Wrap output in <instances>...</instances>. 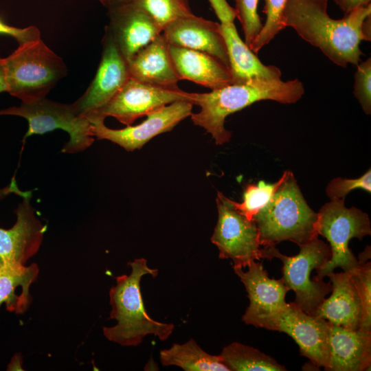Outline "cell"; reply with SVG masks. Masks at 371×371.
<instances>
[{
    "mask_svg": "<svg viewBox=\"0 0 371 371\" xmlns=\"http://www.w3.org/2000/svg\"><path fill=\"white\" fill-rule=\"evenodd\" d=\"M335 3L346 14L352 10L363 6H367L370 3L371 0H334Z\"/></svg>",
    "mask_w": 371,
    "mask_h": 371,
    "instance_id": "836d02e7",
    "label": "cell"
},
{
    "mask_svg": "<svg viewBox=\"0 0 371 371\" xmlns=\"http://www.w3.org/2000/svg\"><path fill=\"white\" fill-rule=\"evenodd\" d=\"M284 179V173L274 183L260 181L256 185H248L243 194V202L231 200L233 206L247 219L252 221L254 216L269 203Z\"/></svg>",
    "mask_w": 371,
    "mask_h": 371,
    "instance_id": "4316f807",
    "label": "cell"
},
{
    "mask_svg": "<svg viewBox=\"0 0 371 371\" xmlns=\"http://www.w3.org/2000/svg\"><path fill=\"white\" fill-rule=\"evenodd\" d=\"M244 271L234 267L236 274L243 283L249 300V305L242 317L247 325L265 328L267 324L286 306L285 296L289 291L282 279L270 278L262 262L254 260Z\"/></svg>",
    "mask_w": 371,
    "mask_h": 371,
    "instance_id": "4fadbf2b",
    "label": "cell"
},
{
    "mask_svg": "<svg viewBox=\"0 0 371 371\" xmlns=\"http://www.w3.org/2000/svg\"><path fill=\"white\" fill-rule=\"evenodd\" d=\"M161 34L168 44L208 54L230 69L220 23L192 14L170 23Z\"/></svg>",
    "mask_w": 371,
    "mask_h": 371,
    "instance_id": "ac0fdd59",
    "label": "cell"
},
{
    "mask_svg": "<svg viewBox=\"0 0 371 371\" xmlns=\"http://www.w3.org/2000/svg\"><path fill=\"white\" fill-rule=\"evenodd\" d=\"M159 359L164 366H175L186 371H230L219 355L208 354L192 338L161 350Z\"/></svg>",
    "mask_w": 371,
    "mask_h": 371,
    "instance_id": "cb8c5ba5",
    "label": "cell"
},
{
    "mask_svg": "<svg viewBox=\"0 0 371 371\" xmlns=\"http://www.w3.org/2000/svg\"><path fill=\"white\" fill-rule=\"evenodd\" d=\"M193 104L181 100L164 106L147 115V118L136 126H127L122 129L109 128L104 124V118L94 114L87 115L91 126L93 136L98 139H107L127 151L139 149L152 138L170 131L181 120L190 116Z\"/></svg>",
    "mask_w": 371,
    "mask_h": 371,
    "instance_id": "8fae6325",
    "label": "cell"
},
{
    "mask_svg": "<svg viewBox=\"0 0 371 371\" xmlns=\"http://www.w3.org/2000/svg\"><path fill=\"white\" fill-rule=\"evenodd\" d=\"M362 40L370 41L371 40V14L365 19L361 28Z\"/></svg>",
    "mask_w": 371,
    "mask_h": 371,
    "instance_id": "d590c367",
    "label": "cell"
},
{
    "mask_svg": "<svg viewBox=\"0 0 371 371\" xmlns=\"http://www.w3.org/2000/svg\"><path fill=\"white\" fill-rule=\"evenodd\" d=\"M0 34L14 37L19 45L41 38V32L34 25L19 28L7 25L1 19H0Z\"/></svg>",
    "mask_w": 371,
    "mask_h": 371,
    "instance_id": "d6a6232c",
    "label": "cell"
},
{
    "mask_svg": "<svg viewBox=\"0 0 371 371\" xmlns=\"http://www.w3.org/2000/svg\"><path fill=\"white\" fill-rule=\"evenodd\" d=\"M332 294L317 306L313 315L346 328H360L362 306L357 288L350 273H330Z\"/></svg>",
    "mask_w": 371,
    "mask_h": 371,
    "instance_id": "d6986e66",
    "label": "cell"
},
{
    "mask_svg": "<svg viewBox=\"0 0 371 371\" xmlns=\"http://www.w3.org/2000/svg\"><path fill=\"white\" fill-rule=\"evenodd\" d=\"M4 64L7 92L25 103L45 98L67 74L62 58L41 38L20 44Z\"/></svg>",
    "mask_w": 371,
    "mask_h": 371,
    "instance_id": "5b68a950",
    "label": "cell"
},
{
    "mask_svg": "<svg viewBox=\"0 0 371 371\" xmlns=\"http://www.w3.org/2000/svg\"><path fill=\"white\" fill-rule=\"evenodd\" d=\"M220 20L221 33L225 41L230 64L233 83L253 78L281 79V71L276 66L265 65L240 38L234 20L235 9L227 0H209Z\"/></svg>",
    "mask_w": 371,
    "mask_h": 371,
    "instance_id": "9a60e30c",
    "label": "cell"
},
{
    "mask_svg": "<svg viewBox=\"0 0 371 371\" xmlns=\"http://www.w3.org/2000/svg\"><path fill=\"white\" fill-rule=\"evenodd\" d=\"M219 356L230 371L286 370L271 357L238 342H233L224 347Z\"/></svg>",
    "mask_w": 371,
    "mask_h": 371,
    "instance_id": "d4e9b609",
    "label": "cell"
},
{
    "mask_svg": "<svg viewBox=\"0 0 371 371\" xmlns=\"http://www.w3.org/2000/svg\"><path fill=\"white\" fill-rule=\"evenodd\" d=\"M161 30L170 23L194 14L188 0H135Z\"/></svg>",
    "mask_w": 371,
    "mask_h": 371,
    "instance_id": "484cf974",
    "label": "cell"
},
{
    "mask_svg": "<svg viewBox=\"0 0 371 371\" xmlns=\"http://www.w3.org/2000/svg\"><path fill=\"white\" fill-rule=\"evenodd\" d=\"M329 360L326 370L363 371L371 365V331L329 326Z\"/></svg>",
    "mask_w": 371,
    "mask_h": 371,
    "instance_id": "ffe728a7",
    "label": "cell"
},
{
    "mask_svg": "<svg viewBox=\"0 0 371 371\" xmlns=\"http://www.w3.org/2000/svg\"><path fill=\"white\" fill-rule=\"evenodd\" d=\"M218 221L211 242L218 249L221 259H231L234 267H246L262 258L259 234L254 220L247 219L233 206L231 199L218 192Z\"/></svg>",
    "mask_w": 371,
    "mask_h": 371,
    "instance_id": "9c48e42d",
    "label": "cell"
},
{
    "mask_svg": "<svg viewBox=\"0 0 371 371\" xmlns=\"http://www.w3.org/2000/svg\"><path fill=\"white\" fill-rule=\"evenodd\" d=\"M3 115L21 116L27 120L28 129L23 139L56 129L65 131L70 138L61 150L64 153L83 151L94 142L87 116L79 114L73 103L63 104L44 98L34 102H22L19 106L0 110V115Z\"/></svg>",
    "mask_w": 371,
    "mask_h": 371,
    "instance_id": "ba28073f",
    "label": "cell"
},
{
    "mask_svg": "<svg viewBox=\"0 0 371 371\" xmlns=\"http://www.w3.org/2000/svg\"><path fill=\"white\" fill-rule=\"evenodd\" d=\"M129 275L116 277V284L109 291L111 311L110 318L117 321L112 327H103V334L109 341L123 346H138L149 335L166 340L172 333L175 325L151 318L146 312L140 289L145 275L156 277L157 269L150 268L144 258L128 262Z\"/></svg>",
    "mask_w": 371,
    "mask_h": 371,
    "instance_id": "3957f363",
    "label": "cell"
},
{
    "mask_svg": "<svg viewBox=\"0 0 371 371\" xmlns=\"http://www.w3.org/2000/svg\"><path fill=\"white\" fill-rule=\"evenodd\" d=\"M304 93L302 82L298 79L253 78L232 83L204 93H192L191 102L200 111L190 115L194 125L203 128L222 145L228 142L232 133L225 128V118L230 114L261 100H273L282 104L298 101Z\"/></svg>",
    "mask_w": 371,
    "mask_h": 371,
    "instance_id": "7a4b0ae2",
    "label": "cell"
},
{
    "mask_svg": "<svg viewBox=\"0 0 371 371\" xmlns=\"http://www.w3.org/2000/svg\"><path fill=\"white\" fill-rule=\"evenodd\" d=\"M361 188L371 192V170L357 179L335 178L328 184L326 191L331 200L344 199L346 194L354 189Z\"/></svg>",
    "mask_w": 371,
    "mask_h": 371,
    "instance_id": "1f68e13d",
    "label": "cell"
},
{
    "mask_svg": "<svg viewBox=\"0 0 371 371\" xmlns=\"http://www.w3.org/2000/svg\"><path fill=\"white\" fill-rule=\"evenodd\" d=\"M263 12L267 16L266 21L249 49L257 54L267 45L283 29L282 13L286 0H264Z\"/></svg>",
    "mask_w": 371,
    "mask_h": 371,
    "instance_id": "f1b7e54d",
    "label": "cell"
},
{
    "mask_svg": "<svg viewBox=\"0 0 371 371\" xmlns=\"http://www.w3.org/2000/svg\"><path fill=\"white\" fill-rule=\"evenodd\" d=\"M7 91L4 58L0 56V93Z\"/></svg>",
    "mask_w": 371,
    "mask_h": 371,
    "instance_id": "8d00e7d4",
    "label": "cell"
},
{
    "mask_svg": "<svg viewBox=\"0 0 371 371\" xmlns=\"http://www.w3.org/2000/svg\"><path fill=\"white\" fill-rule=\"evenodd\" d=\"M39 269L35 263L25 265H5L0 266V306L5 304L6 309L15 313H24L31 304V296L17 289L30 290L31 284L36 281Z\"/></svg>",
    "mask_w": 371,
    "mask_h": 371,
    "instance_id": "603a6c76",
    "label": "cell"
},
{
    "mask_svg": "<svg viewBox=\"0 0 371 371\" xmlns=\"http://www.w3.org/2000/svg\"><path fill=\"white\" fill-rule=\"evenodd\" d=\"M20 195L23 201L15 210V224L8 229L0 228V266L25 265L39 249L46 230L30 204L32 191Z\"/></svg>",
    "mask_w": 371,
    "mask_h": 371,
    "instance_id": "2e32d148",
    "label": "cell"
},
{
    "mask_svg": "<svg viewBox=\"0 0 371 371\" xmlns=\"http://www.w3.org/2000/svg\"><path fill=\"white\" fill-rule=\"evenodd\" d=\"M328 0H286L282 21L333 63L343 67L357 65L363 54L361 25L371 14V4L357 8L341 19L327 12Z\"/></svg>",
    "mask_w": 371,
    "mask_h": 371,
    "instance_id": "6da1fadb",
    "label": "cell"
},
{
    "mask_svg": "<svg viewBox=\"0 0 371 371\" xmlns=\"http://www.w3.org/2000/svg\"><path fill=\"white\" fill-rule=\"evenodd\" d=\"M353 93L367 114L371 113V58L357 65Z\"/></svg>",
    "mask_w": 371,
    "mask_h": 371,
    "instance_id": "4dcf8cb0",
    "label": "cell"
},
{
    "mask_svg": "<svg viewBox=\"0 0 371 371\" xmlns=\"http://www.w3.org/2000/svg\"><path fill=\"white\" fill-rule=\"evenodd\" d=\"M191 100L192 93L186 92L177 86H157L129 78L106 105L91 114L104 119L113 117L127 126L137 118L164 106L181 100L192 102Z\"/></svg>",
    "mask_w": 371,
    "mask_h": 371,
    "instance_id": "30bf717a",
    "label": "cell"
},
{
    "mask_svg": "<svg viewBox=\"0 0 371 371\" xmlns=\"http://www.w3.org/2000/svg\"><path fill=\"white\" fill-rule=\"evenodd\" d=\"M107 10L133 3L135 0H98Z\"/></svg>",
    "mask_w": 371,
    "mask_h": 371,
    "instance_id": "e575fe53",
    "label": "cell"
},
{
    "mask_svg": "<svg viewBox=\"0 0 371 371\" xmlns=\"http://www.w3.org/2000/svg\"><path fill=\"white\" fill-rule=\"evenodd\" d=\"M126 61L130 78L137 80L163 87L177 86L180 80L162 34Z\"/></svg>",
    "mask_w": 371,
    "mask_h": 371,
    "instance_id": "7402d4cb",
    "label": "cell"
},
{
    "mask_svg": "<svg viewBox=\"0 0 371 371\" xmlns=\"http://www.w3.org/2000/svg\"><path fill=\"white\" fill-rule=\"evenodd\" d=\"M329 326L327 321L309 315L294 302H290L265 328L291 337L298 345L301 355L326 370L329 360Z\"/></svg>",
    "mask_w": 371,
    "mask_h": 371,
    "instance_id": "7c38bea8",
    "label": "cell"
},
{
    "mask_svg": "<svg viewBox=\"0 0 371 371\" xmlns=\"http://www.w3.org/2000/svg\"><path fill=\"white\" fill-rule=\"evenodd\" d=\"M130 78L126 60L105 31L96 74L85 93L73 103L77 112L88 115L106 105Z\"/></svg>",
    "mask_w": 371,
    "mask_h": 371,
    "instance_id": "5bb4252c",
    "label": "cell"
},
{
    "mask_svg": "<svg viewBox=\"0 0 371 371\" xmlns=\"http://www.w3.org/2000/svg\"><path fill=\"white\" fill-rule=\"evenodd\" d=\"M259 0H236V18L242 25L245 43L250 47L260 33L262 24L258 13Z\"/></svg>",
    "mask_w": 371,
    "mask_h": 371,
    "instance_id": "f546056e",
    "label": "cell"
},
{
    "mask_svg": "<svg viewBox=\"0 0 371 371\" xmlns=\"http://www.w3.org/2000/svg\"><path fill=\"white\" fill-rule=\"evenodd\" d=\"M316 231L329 242L331 255L328 261L316 269L314 278L322 280L337 267L350 273L359 267L348 243L353 238L361 240L370 235V221L366 213L355 207H345L344 199L331 200L317 213Z\"/></svg>",
    "mask_w": 371,
    "mask_h": 371,
    "instance_id": "8992f818",
    "label": "cell"
},
{
    "mask_svg": "<svg viewBox=\"0 0 371 371\" xmlns=\"http://www.w3.org/2000/svg\"><path fill=\"white\" fill-rule=\"evenodd\" d=\"M169 52L180 80H188L216 89L233 83L230 69L212 56L168 44Z\"/></svg>",
    "mask_w": 371,
    "mask_h": 371,
    "instance_id": "44dd1931",
    "label": "cell"
},
{
    "mask_svg": "<svg viewBox=\"0 0 371 371\" xmlns=\"http://www.w3.org/2000/svg\"><path fill=\"white\" fill-rule=\"evenodd\" d=\"M370 247H367L359 257V267L350 272L357 288L362 306L360 329L371 331V263Z\"/></svg>",
    "mask_w": 371,
    "mask_h": 371,
    "instance_id": "83f0119b",
    "label": "cell"
},
{
    "mask_svg": "<svg viewBox=\"0 0 371 371\" xmlns=\"http://www.w3.org/2000/svg\"><path fill=\"white\" fill-rule=\"evenodd\" d=\"M299 247V254L293 256L282 254L275 246L264 247L262 258H277L282 261V279L288 289L295 292L293 302L305 313L313 315L333 286L330 282L311 280V273L329 260L330 247L318 237Z\"/></svg>",
    "mask_w": 371,
    "mask_h": 371,
    "instance_id": "52a82bcc",
    "label": "cell"
},
{
    "mask_svg": "<svg viewBox=\"0 0 371 371\" xmlns=\"http://www.w3.org/2000/svg\"><path fill=\"white\" fill-rule=\"evenodd\" d=\"M108 15L109 23L106 32L126 60L162 32L152 17L135 2L108 10Z\"/></svg>",
    "mask_w": 371,
    "mask_h": 371,
    "instance_id": "e0dca14e",
    "label": "cell"
},
{
    "mask_svg": "<svg viewBox=\"0 0 371 371\" xmlns=\"http://www.w3.org/2000/svg\"><path fill=\"white\" fill-rule=\"evenodd\" d=\"M284 173L281 185L253 218L260 246H275L284 240L300 246L318 236L317 213L307 204L293 172Z\"/></svg>",
    "mask_w": 371,
    "mask_h": 371,
    "instance_id": "277c9868",
    "label": "cell"
}]
</instances>
